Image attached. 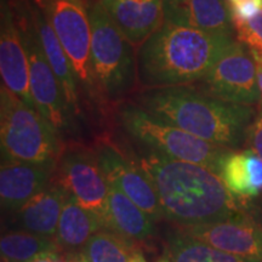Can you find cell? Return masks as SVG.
<instances>
[{
    "mask_svg": "<svg viewBox=\"0 0 262 262\" xmlns=\"http://www.w3.org/2000/svg\"><path fill=\"white\" fill-rule=\"evenodd\" d=\"M137 156V164L155 187L164 219L178 227L210 225L243 212L220 176L205 166L148 148Z\"/></svg>",
    "mask_w": 262,
    "mask_h": 262,
    "instance_id": "1",
    "label": "cell"
},
{
    "mask_svg": "<svg viewBox=\"0 0 262 262\" xmlns=\"http://www.w3.org/2000/svg\"><path fill=\"white\" fill-rule=\"evenodd\" d=\"M137 106L199 139L229 149L245 146L257 111L254 106L208 96L193 85L141 89L131 94Z\"/></svg>",
    "mask_w": 262,
    "mask_h": 262,
    "instance_id": "2",
    "label": "cell"
},
{
    "mask_svg": "<svg viewBox=\"0 0 262 262\" xmlns=\"http://www.w3.org/2000/svg\"><path fill=\"white\" fill-rule=\"evenodd\" d=\"M234 41L164 21L137 48V81L142 89L195 84Z\"/></svg>",
    "mask_w": 262,
    "mask_h": 262,
    "instance_id": "3",
    "label": "cell"
},
{
    "mask_svg": "<svg viewBox=\"0 0 262 262\" xmlns=\"http://www.w3.org/2000/svg\"><path fill=\"white\" fill-rule=\"evenodd\" d=\"M117 120L131 139L170 158L199 164L216 175L232 149L208 142L153 116L131 101L118 103Z\"/></svg>",
    "mask_w": 262,
    "mask_h": 262,
    "instance_id": "4",
    "label": "cell"
},
{
    "mask_svg": "<svg viewBox=\"0 0 262 262\" xmlns=\"http://www.w3.org/2000/svg\"><path fill=\"white\" fill-rule=\"evenodd\" d=\"M91 61L98 90L106 102L120 103L137 81V50L113 24L100 2L89 3Z\"/></svg>",
    "mask_w": 262,
    "mask_h": 262,
    "instance_id": "5",
    "label": "cell"
},
{
    "mask_svg": "<svg viewBox=\"0 0 262 262\" xmlns=\"http://www.w3.org/2000/svg\"><path fill=\"white\" fill-rule=\"evenodd\" d=\"M2 159L28 163L57 162L63 140L39 113L2 84L0 88Z\"/></svg>",
    "mask_w": 262,
    "mask_h": 262,
    "instance_id": "6",
    "label": "cell"
},
{
    "mask_svg": "<svg viewBox=\"0 0 262 262\" xmlns=\"http://www.w3.org/2000/svg\"><path fill=\"white\" fill-rule=\"evenodd\" d=\"M22 33L29 61V86L35 108L63 140L78 130V119L72 112L63 90L42 50L33 18L32 2L11 6Z\"/></svg>",
    "mask_w": 262,
    "mask_h": 262,
    "instance_id": "7",
    "label": "cell"
},
{
    "mask_svg": "<svg viewBox=\"0 0 262 262\" xmlns=\"http://www.w3.org/2000/svg\"><path fill=\"white\" fill-rule=\"evenodd\" d=\"M54 29L73 66L81 93L98 110L107 102L98 90L91 61V22L88 0H34Z\"/></svg>",
    "mask_w": 262,
    "mask_h": 262,
    "instance_id": "8",
    "label": "cell"
},
{
    "mask_svg": "<svg viewBox=\"0 0 262 262\" xmlns=\"http://www.w3.org/2000/svg\"><path fill=\"white\" fill-rule=\"evenodd\" d=\"M52 180L60 183L78 204L106 219L110 185L98 163L95 148L71 143L58 157Z\"/></svg>",
    "mask_w": 262,
    "mask_h": 262,
    "instance_id": "9",
    "label": "cell"
},
{
    "mask_svg": "<svg viewBox=\"0 0 262 262\" xmlns=\"http://www.w3.org/2000/svg\"><path fill=\"white\" fill-rule=\"evenodd\" d=\"M208 96L226 102L255 106L261 102L256 61L244 44L235 40L201 80L192 84Z\"/></svg>",
    "mask_w": 262,
    "mask_h": 262,
    "instance_id": "10",
    "label": "cell"
},
{
    "mask_svg": "<svg viewBox=\"0 0 262 262\" xmlns=\"http://www.w3.org/2000/svg\"><path fill=\"white\" fill-rule=\"evenodd\" d=\"M95 152L110 187L124 193L156 224L164 220L155 187L136 160L127 158L114 143L106 140L98 141Z\"/></svg>",
    "mask_w": 262,
    "mask_h": 262,
    "instance_id": "11",
    "label": "cell"
},
{
    "mask_svg": "<svg viewBox=\"0 0 262 262\" xmlns=\"http://www.w3.org/2000/svg\"><path fill=\"white\" fill-rule=\"evenodd\" d=\"M175 231L226 253L262 261V226L244 212L210 225L176 227Z\"/></svg>",
    "mask_w": 262,
    "mask_h": 262,
    "instance_id": "12",
    "label": "cell"
},
{
    "mask_svg": "<svg viewBox=\"0 0 262 262\" xmlns=\"http://www.w3.org/2000/svg\"><path fill=\"white\" fill-rule=\"evenodd\" d=\"M0 73L6 89L35 108L29 86L28 54L9 0L0 3Z\"/></svg>",
    "mask_w": 262,
    "mask_h": 262,
    "instance_id": "13",
    "label": "cell"
},
{
    "mask_svg": "<svg viewBox=\"0 0 262 262\" xmlns=\"http://www.w3.org/2000/svg\"><path fill=\"white\" fill-rule=\"evenodd\" d=\"M57 162L28 163L2 159L0 202L3 211H17L51 182Z\"/></svg>",
    "mask_w": 262,
    "mask_h": 262,
    "instance_id": "14",
    "label": "cell"
},
{
    "mask_svg": "<svg viewBox=\"0 0 262 262\" xmlns=\"http://www.w3.org/2000/svg\"><path fill=\"white\" fill-rule=\"evenodd\" d=\"M164 21L198 31L233 37L226 0H163Z\"/></svg>",
    "mask_w": 262,
    "mask_h": 262,
    "instance_id": "15",
    "label": "cell"
},
{
    "mask_svg": "<svg viewBox=\"0 0 262 262\" xmlns=\"http://www.w3.org/2000/svg\"><path fill=\"white\" fill-rule=\"evenodd\" d=\"M113 24L140 47L164 24L163 0H98Z\"/></svg>",
    "mask_w": 262,
    "mask_h": 262,
    "instance_id": "16",
    "label": "cell"
},
{
    "mask_svg": "<svg viewBox=\"0 0 262 262\" xmlns=\"http://www.w3.org/2000/svg\"><path fill=\"white\" fill-rule=\"evenodd\" d=\"M32 11L39 39H40L42 50L48 58L49 64L51 66L52 71L56 75L72 112L74 113L78 122H84V106L80 97L81 90L73 66L55 34L54 29L45 17L44 12L34 2L32 3Z\"/></svg>",
    "mask_w": 262,
    "mask_h": 262,
    "instance_id": "17",
    "label": "cell"
},
{
    "mask_svg": "<svg viewBox=\"0 0 262 262\" xmlns=\"http://www.w3.org/2000/svg\"><path fill=\"white\" fill-rule=\"evenodd\" d=\"M68 193L55 180L26 202L15 214L16 227L44 237L55 238Z\"/></svg>",
    "mask_w": 262,
    "mask_h": 262,
    "instance_id": "18",
    "label": "cell"
},
{
    "mask_svg": "<svg viewBox=\"0 0 262 262\" xmlns=\"http://www.w3.org/2000/svg\"><path fill=\"white\" fill-rule=\"evenodd\" d=\"M104 224L106 229L130 244H146L156 234V222L124 193L113 187H110Z\"/></svg>",
    "mask_w": 262,
    "mask_h": 262,
    "instance_id": "19",
    "label": "cell"
},
{
    "mask_svg": "<svg viewBox=\"0 0 262 262\" xmlns=\"http://www.w3.org/2000/svg\"><path fill=\"white\" fill-rule=\"evenodd\" d=\"M219 176L235 198L262 194V160L251 149H232L222 162Z\"/></svg>",
    "mask_w": 262,
    "mask_h": 262,
    "instance_id": "20",
    "label": "cell"
},
{
    "mask_svg": "<svg viewBox=\"0 0 262 262\" xmlns=\"http://www.w3.org/2000/svg\"><path fill=\"white\" fill-rule=\"evenodd\" d=\"M103 228V221L96 214L78 204L68 194L58 221L55 241L61 253H77L83 250L90 238Z\"/></svg>",
    "mask_w": 262,
    "mask_h": 262,
    "instance_id": "21",
    "label": "cell"
},
{
    "mask_svg": "<svg viewBox=\"0 0 262 262\" xmlns=\"http://www.w3.org/2000/svg\"><path fill=\"white\" fill-rule=\"evenodd\" d=\"M166 253L172 262H262L219 250L211 245L173 231L166 241Z\"/></svg>",
    "mask_w": 262,
    "mask_h": 262,
    "instance_id": "22",
    "label": "cell"
},
{
    "mask_svg": "<svg viewBox=\"0 0 262 262\" xmlns=\"http://www.w3.org/2000/svg\"><path fill=\"white\" fill-rule=\"evenodd\" d=\"M2 256L11 262H29L44 253H61L55 238L27 231H10L0 238Z\"/></svg>",
    "mask_w": 262,
    "mask_h": 262,
    "instance_id": "23",
    "label": "cell"
},
{
    "mask_svg": "<svg viewBox=\"0 0 262 262\" xmlns=\"http://www.w3.org/2000/svg\"><path fill=\"white\" fill-rule=\"evenodd\" d=\"M134 251L133 244L103 228L90 238L81 254L88 262H129Z\"/></svg>",
    "mask_w": 262,
    "mask_h": 262,
    "instance_id": "24",
    "label": "cell"
},
{
    "mask_svg": "<svg viewBox=\"0 0 262 262\" xmlns=\"http://www.w3.org/2000/svg\"><path fill=\"white\" fill-rule=\"evenodd\" d=\"M237 40L251 51L256 61H262V10L253 18L233 22Z\"/></svg>",
    "mask_w": 262,
    "mask_h": 262,
    "instance_id": "25",
    "label": "cell"
},
{
    "mask_svg": "<svg viewBox=\"0 0 262 262\" xmlns=\"http://www.w3.org/2000/svg\"><path fill=\"white\" fill-rule=\"evenodd\" d=\"M245 146L262 160V102H260L256 116L248 129Z\"/></svg>",
    "mask_w": 262,
    "mask_h": 262,
    "instance_id": "26",
    "label": "cell"
},
{
    "mask_svg": "<svg viewBox=\"0 0 262 262\" xmlns=\"http://www.w3.org/2000/svg\"><path fill=\"white\" fill-rule=\"evenodd\" d=\"M232 22H243L253 18L262 10V0H242L237 4L228 5Z\"/></svg>",
    "mask_w": 262,
    "mask_h": 262,
    "instance_id": "27",
    "label": "cell"
},
{
    "mask_svg": "<svg viewBox=\"0 0 262 262\" xmlns=\"http://www.w3.org/2000/svg\"><path fill=\"white\" fill-rule=\"evenodd\" d=\"M61 257L60 253H44L29 262H61Z\"/></svg>",
    "mask_w": 262,
    "mask_h": 262,
    "instance_id": "28",
    "label": "cell"
},
{
    "mask_svg": "<svg viewBox=\"0 0 262 262\" xmlns=\"http://www.w3.org/2000/svg\"><path fill=\"white\" fill-rule=\"evenodd\" d=\"M63 262H88L86 258L84 257V255L81 254V251L79 253H68L64 254L63 256Z\"/></svg>",
    "mask_w": 262,
    "mask_h": 262,
    "instance_id": "29",
    "label": "cell"
},
{
    "mask_svg": "<svg viewBox=\"0 0 262 262\" xmlns=\"http://www.w3.org/2000/svg\"><path fill=\"white\" fill-rule=\"evenodd\" d=\"M129 262H148V261L146 260L145 255H143L142 251H141V250H135L133 253V255H131Z\"/></svg>",
    "mask_w": 262,
    "mask_h": 262,
    "instance_id": "30",
    "label": "cell"
},
{
    "mask_svg": "<svg viewBox=\"0 0 262 262\" xmlns=\"http://www.w3.org/2000/svg\"><path fill=\"white\" fill-rule=\"evenodd\" d=\"M256 67H257V85H258V90H260L261 101H262V62L261 61H256Z\"/></svg>",
    "mask_w": 262,
    "mask_h": 262,
    "instance_id": "31",
    "label": "cell"
},
{
    "mask_svg": "<svg viewBox=\"0 0 262 262\" xmlns=\"http://www.w3.org/2000/svg\"><path fill=\"white\" fill-rule=\"evenodd\" d=\"M157 262H172V261H171V258H170L169 254L165 251V254L162 255V256H160L158 260H157Z\"/></svg>",
    "mask_w": 262,
    "mask_h": 262,
    "instance_id": "32",
    "label": "cell"
},
{
    "mask_svg": "<svg viewBox=\"0 0 262 262\" xmlns=\"http://www.w3.org/2000/svg\"><path fill=\"white\" fill-rule=\"evenodd\" d=\"M26 0H9L10 5H16V4H19V3H24Z\"/></svg>",
    "mask_w": 262,
    "mask_h": 262,
    "instance_id": "33",
    "label": "cell"
},
{
    "mask_svg": "<svg viewBox=\"0 0 262 262\" xmlns=\"http://www.w3.org/2000/svg\"><path fill=\"white\" fill-rule=\"evenodd\" d=\"M226 2H227L228 5H233V4H237L239 2H242V0H226Z\"/></svg>",
    "mask_w": 262,
    "mask_h": 262,
    "instance_id": "34",
    "label": "cell"
},
{
    "mask_svg": "<svg viewBox=\"0 0 262 262\" xmlns=\"http://www.w3.org/2000/svg\"><path fill=\"white\" fill-rule=\"evenodd\" d=\"M2 262H11V261H9L8 258H5V257L2 256Z\"/></svg>",
    "mask_w": 262,
    "mask_h": 262,
    "instance_id": "35",
    "label": "cell"
},
{
    "mask_svg": "<svg viewBox=\"0 0 262 262\" xmlns=\"http://www.w3.org/2000/svg\"><path fill=\"white\" fill-rule=\"evenodd\" d=\"M95 2H98V0H88V3H95Z\"/></svg>",
    "mask_w": 262,
    "mask_h": 262,
    "instance_id": "36",
    "label": "cell"
},
{
    "mask_svg": "<svg viewBox=\"0 0 262 262\" xmlns=\"http://www.w3.org/2000/svg\"><path fill=\"white\" fill-rule=\"evenodd\" d=\"M61 262H63V257H61Z\"/></svg>",
    "mask_w": 262,
    "mask_h": 262,
    "instance_id": "37",
    "label": "cell"
},
{
    "mask_svg": "<svg viewBox=\"0 0 262 262\" xmlns=\"http://www.w3.org/2000/svg\"><path fill=\"white\" fill-rule=\"evenodd\" d=\"M255 61H256V60H255ZM261 62H262V61H261Z\"/></svg>",
    "mask_w": 262,
    "mask_h": 262,
    "instance_id": "38",
    "label": "cell"
},
{
    "mask_svg": "<svg viewBox=\"0 0 262 262\" xmlns=\"http://www.w3.org/2000/svg\"><path fill=\"white\" fill-rule=\"evenodd\" d=\"M261 102H262V101H261Z\"/></svg>",
    "mask_w": 262,
    "mask_h": 262,
    "instance_id": "39",
    "label": "cell"
}]
</instances>
